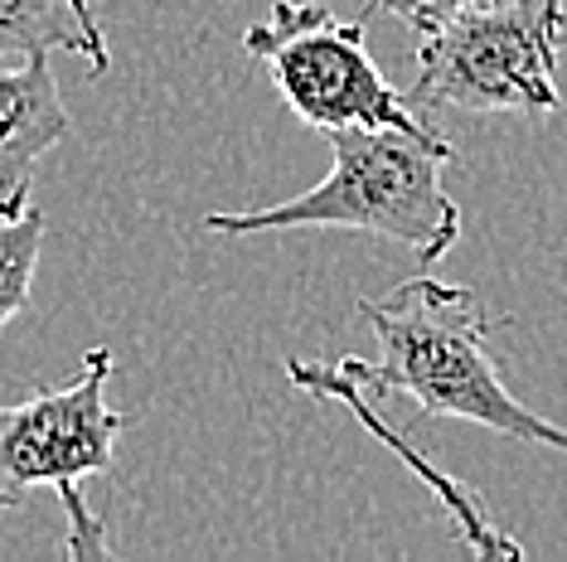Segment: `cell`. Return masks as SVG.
Masks as SVG:
<instances>
[{"instance_id": "7a4b0ae2", "label": "cell", "mask_w": 567, "mask_h": 562, "mask_svg": "<svg viewBox=\"0 0 567 562\" xmlns=\"http://www.w3.org/2000/svg\"><path fill=\"white\" fill-rule=\"evenodd\" d=\"M330 175L272 209L204 214L209 233H291V228H350L442 262L461 238V209L442 170L456 160L436 126H344L330 132Z\"/></svg>"}, {"instance_id": "3957f363", "label": "cell", "mask_w": 567, "mask_h": 562, "mask_svg": "<svg viewBox=\"0 0 567 562\" xmlns=\"http://www.w3.org/2000/svg\"><path fill=\"white\" fill-rule=\"evenodd\" d=\"M563 0H475L417 44L408 107L427 112H558Z\"/></svg>"}, {"instance_id": "8992f818", "label": "cell", "mask_w": 567, "mask_h": 562, "mask_svg": "<svg viewBox=\"0 0 567 562\" xmlns=\"http://www.w3.org/2000/svg\"><path fill=\"white\" fill-rule=\"evenodd\" d=\"M287 378L296 383L301 393H316V398H334V403H344L350 413L364 422V431H373L389 451L403 461L412 476H417L422 485L432 490V500L442 504V514L451 519V529H456V539L471 548L475 558H499V562H519L524 558V548L509 539L505 529H499L495 519H489V509H485V500L475 490H466L456 476H446V470H436L427 456L422 451H412V441H408V431H398V427H389L383 422V413H379V398H369L359 383H350L340 374L334 364H316V360H287Z\"/></svg>"}, {"instance_id": "6da1fadb", "label": "cell", "mask_w": 567, "mask_h": 562, "mask_svg": "<svg viewBox=\"0 0 567 562\" xmlns=\"http://www.w3.org/2000/svg\"><path fill=\"white\" fill-rule=\"evenodd\" d=\"M359 321L379 340V364L340 360L350 383L369 398H403L417 403L422 417H456L509 441L553 446L567 456V427L524 407L499 378V360L489 350L495 315L466 287H446L436 277H412L383 301L359 296Z\"/></svg>"}, {"instance_id": "277c9868", "label": "cell", "mask_w": 567, "mask_h": 562, "mask_svg": "<svg viewBox=\"0 0 567 562\" xmlns=\"http://www.w3.org/2000/svg\"><path fill=\"white\" fill-rule=\"evenodd\" d=\"M112 350H87L73 383L34 393L16 407H0V509H20L40 485L59 490L73 519L63 543L69 558H102L107 539L102 523L87 514L79 480L107 476L117 461V437L126 431V413L107 403Z\"/></svg>"}, {"instance_id": "5b68a950", "label": "cell", "mask_w": 567, "mask_h": 562, "mask_svg": "<svg viewBox=\"0 0 567 562\" xmlns=\"http://www.w3.org/2000/svg\"><path fill=\"white\" fill-rule=\"evenodd\" d=\"M243 49L320 136L344 126H427L369 59L364 20H340L320 0H277L272 15L243 34Z\"/></svg>"}, {"instance_id": "9c48e42d", "label": "cell", "mask_w": 567, "mask_h": 562, "mask_svg": "<svg viewBox=\"0 0 567 562\" xmlns=\"http://www.w3.org/2000/svg\"><path fill=\"white\" fill-rule=\"evenodd\" d=\"M44 248V214L20 209L10 219H0V330H6L30 301L34 267H40Z\"/></svg>"}, {"instance_id": "8fae6325", "label": "cell", "mask_w": 567, "mask_h": 562, "mask_svg": "<svg viewBox=\"0 0 567 562\" xmlns=\"http://www.w3.org/2000/svg\"><path fill=\"white\" fill-rule=\"evenodd\" d=\"M79 6H87V0H79Z\"/></svg>"}, {"instance_id": "ba28073f", "label": "cell", "mask_w": 567, "mask_h": 562, "mask_svg": "<svg viewBox=\"0 0 567 562\" xmlns=\"http://www.w3.org/2000/svg\"><path fill=\"white\" fill-rule=\"evenodd\" d=\"M69 49L87 59V73H107V40L93 6L79 0H0V63H24Z\"/></svg>"}, {"instance_id": "52a82bcc", "label": "cell", "mask_w": 567, "mask_h": 562, "mask_svg": "<svg viewBox=\"0 0 567 562\" xmlns=\"http://www.w3.org/2000/svg\"><path fill=\"white\" fill-rule=\"evenodd\" d=\"M73 132L49 54L0 63V219L30 209L34 165Z\"/></svg>"}, {"instance_id": "30bf717a", "label": "cell", "mask_w": 567, "mask_h": 562, "mask_svg": "<svg viewBox=\"0 0 567 562\" xmlns=\"http://www.w3.org/2000/svg\"><path fill=\"white\" fill-rule=\"evenodd\" d=\"M475 6V0H364V10H359V20L379 15V10H389V15H398L403 24H412L417 34L436 30L446 15H456V10Z\"/></svg>"}]
</instances>
